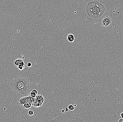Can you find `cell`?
<instances>
[{
    "label": "cell",
    "mask_w": 123,
    "mask_h": 122,
    "mask_svg": "<svg viewBox=\"0 0 123 122\" xmlns=\"http://www.w3.org/2000/svg\"><path fill=\"white\" fill-rule=\"evenodd\" d=\"M31 91H32V92H34L36 94H37V90H36V89H33V90H32Z\"/></svg>",
    "instance_id": "15"
},
{
    "label": "cell",
    "mask_w": 123,
    "mask_h": 122,
    "mask_svg": "<svg viewBox=\"0 0 123 122\" xmlns=\"http://www.w3.org/2000/svg\"><path fill=\"white\" fill-rule=\"evenodd\" d=\"M10 86L15 94L25 95L30 91V80L24 75L17 76L11 82Z\"/></svg>",
    "instance_id": "1"
},
{
    "label": "cell",
    "mask_w": 123,
    "mask_h": 122,
    "mask_svg": "<svg viewBox=\"0 0 123 122\" xmlns=\"http://www.w3.org/2000/svg\"><path fill=\"white\" fill-rule=\"evenodd\" d=\"M23 62V59H17L15 60V61L13 63L15 64L17 66H18L21 62Z\"/></svg>",
    "instance_id": "8"
},
{
    "label": "cell",
    "mask_w": 123,
    "mask_h": 122,
    "mask_svg": "<svg viewBox=\"0 0 123 122\" xmlns=\"http://www.w3.org/2000/svg\"><path fill=\"white\" fill-rule=\"evenodd\" d=\"M51 122H81L83 120L79 118L72 117L69 113L66 115H62L54 120H51Z\"/></svg>",
    "instance_id": "3"
},
{
    "label": "cell",
    "mask_w": 123,
    "mask_h": 122,
    "mask_svg": "<svg viewBox=\"0 0 123 122\" xmlns=\"http://www.w3.org/2000/svg\"><path fill=\"white\" fill-rule=\"evenodd\" d=\"M120 116V118H122V119H123V112L121 113Z\"/></svg>",
    "instance_id": "17"
},
{
    "label": "cell",
    "mask_w": 123,
    "mask_h": 122,
    "mask_svg": "<svg viewBox=\"0 0 123 122\" xmlns=\"http://www.w3.org/2000/svg\"><path fill=\"white\" fill-rule=\"evenodd\" d=\"M28 114L32 116L34 114V112L33 110H30L28 112Z\"/></svg>",
    "instance_id": "13"
},
{
    "label": "cell",
    "mask_w": 123,
    "mask_h": 122,
    "mask_svg": "<svg viewBox=\"0 0 123 122\" xmlns=\"http://www.w3.org/2000/svg\"><path fill=\"white\" fill-rule=\"evenodd\" d=\"M23 98L25 99L26 102L31 103V97L30 96H25V97H24Z\"/></svg>",
    "instance_id": "9"
},
{
    "label": "cell",
    "mask_w": 123,
    "mask_h": 122,
    "mask_svg": "<svg viewBox=\"0 0 123 122\" xmlns=\"http://www.w3.org/2000/svg\"><path fill=\"white\" fill-rule=\"evenodd\" d=\"M25 66H26V65L23 66V65H19L18 66V69H19V70L22 71V70H23V69H24V68H25Z\"/></svg>",
    "instance_id": "12"
},
{
    "label": "cell",
    "mask_w": 123,
    "mask_h": 122,
    "mask_svg": "<svg viewBox=\"0 0 123 122\" xmlns=\"http://www.w3.org/2000/svg\"><path fill=\"white\" fill-rule=\"evenodd\" d=\"M112 20L109 16H106L103 18L101 22V24L104 27H107L111 23Z\"/></svg>",
    "instance_id": "4"
},
{
    "label": "cell",
    "mask_w": 123,
    "mask_h": 122,
    "mask_svg": "<svg viewBox=\"0 0 123 122\" xmlns=\"http://www.w3.org/2000/svg\"><path fill=\"white\" fill-rule=\"evenodd\" d=\"M27 66L28 67H29V68L31 67L32 66V63L30 62H28L27 63Z\"/></svg>",
    "instance_id": "14"
},
{
    "label": "cell",
    "mask_w": 123,
    "mask_h": 122,
    "mask_svg": "<svg viewBox=\"0 0 123 122\" xmlns=\"http://www.w3.org/2000/svg\"><path fill=\"white\" fill-rule=\"evenodd\" d=\"M68 108L70 110H74V106L72 105H69L68 107Z\"/></svg>",
    "instance_id": "11"
},
{
    "label": "cell",
    "mask_w": 123,
    "mask_h": 122,
    "mask_svg": "<svg viewBox=\"0 0 123 122\" xmlns=\"http://www.w3.org/2000/svg\"><path fill=\"white\" fill-rule=\"evenodd\" d=\"M32 106L31 103L26 102L24 105L22 106V107L24 109H29L31 108Z\"/></svg>",
    "instance_id": "7"
},
{
    "label": "cell",
    "mask_w": 123,
    "mask_h": 122,
    "mask_svg": "<svg viewBox=\"0 0 123 122\" xmlns=\"http://www.w3.org/2000/svg\"><path fill=\"white\" fill-rule=\"evenodd\" d=\"M119 122H123V119L122 118H120V119L119 120Z\"/></svg>",
    "instance_id": "16"
},
{
    "label": "cell",
    "mask_w": 123,
    "mask_h": 122,
    "mask_svg": "<svg viewBox=\"0 0 123 122\" xmlns=\"http://www.w3.org/2000/svg\"><path fill=\"white\" fill-rule=\"evenodd\" d=\"M26 102L25 99L23 97L18 100L17 104L20 106H22Z\"/></svg>",
    "instance_id": "5"
},
{
    "label": "cell",
    "mask_w": 123,
    "mask_h": 122,
    "mask_svg": "<svg viewBox=\"0 0 123 122\" xmlns=\"http://www.w3.org/2000/svg\"><path fill=\"white\" fill-rule=\"evenodd\" d=\"M86 11L88 16L97 19L100 18L104 14L105 8L103 5L97 1H92L87 3Z\"/></svg>",
    "instance_id": "2"
},
{
    "label": "cell",
    "mask_w": 123,
    "mask_h": 122,
    "mask_svg": "<svg viewBox=\"0 0 123 122\" xmlns=\"http://www.w3.org/2000/svg\"><path fill=\"white\" fill-rule=\"evenodd\" d=\"M37 94H36L34 92L31 91L30 93V96L31 98H34L37 96Z\"/></svg>",
    "instance_id": "10"
},
{
    "label": "cell",
    "mask_w": 123,
    "mask_h": 122,
    "mask_svg": "<svg viewBox=\"0 0 123 122\" xmlns=\"http://www.w3.org/2000/svg\"><path fill=\"white\" fill-rule=\"evenodd\" d=\"M67 40L69 42H74V36L72 34L68 35L67 36Z\"/></svg>",
    "instance_id": "6"
},
{
    "label": "cell",
    "mask_w": 123,
    "mask_h": 122,
    "mask_svg": "<svg viewBox=\"0 0 123 122\" xmlns=\"http://www.w3.org/2000/svg\"><path fill=\"white\" fill-rule=\"evenodd\" d=\"M65 111H66V112H68L69 111V110H68V108H67H67H65Z\"/></svg>",
    "instance_id": "18"
},
{
    "label": "cell",
    "mask_w": 123,
    "mask_h": 122,
    "mask_svg": "<svg viewBox=\"0 0 123 122\" xmlns=\"http://www.w3.org/2000/svg\"><path fill=\"white\" fill-rule=\"evenodd\" d=\"M62 113H64V112H65V110H64V109H63V110H62L61 111Z\"/></svg>",
    "instance_id": "19"
},
{
    "label": "cell",
    "mask_w": 123,
    "mask_h": 122,
    "mask_svg": "<svg viewBox=\"0 0 123 122\" xmlns=\"http://www.w3.org/2000/svg\"><path fill=\"white\" fill-rule=\"evenodd\" d=\"M74 107H76L77 106L76 105V104H75V105H74Z\"/></svg>",
    "instance_id": "20"
}]
</instances>
